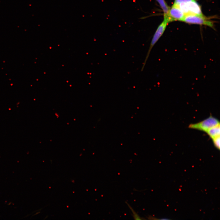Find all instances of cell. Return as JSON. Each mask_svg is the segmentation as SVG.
<instances>
[{
	"instance_id": "obj_1",
	"label": "cell",
	"mask_w": 220,
	"mask_h": 220,
	"mask_svg": "<svg viewBox=\"0 0 220 220\" xmlns=\"http://www.w3.org/2000/svg\"><path fill=\"white\" fill-rule=\"evenodd\" d=\"M182 21L189 24L204 25L214 28V22L213 21L204 15H187L185 16Z\"/></svg>"
},
{
	"instance_id": "obj_2",
	"label": "cell",
	"mask_w": 220,
	"mask_h": 220,
	"mask_svg": "<svg viewBox=\"0 0 220 220\" xmlns=\"http://www.w3.org/2000/svg\"><path fill=\"white\" fill-rule=\"evenodd\" d=\"M185 15L188 14L203 15L200 6L196 0L177 5Z\"/></svg>"
},
{
	"instance_id": "obj_3",
	"label": "cell",
	"mask_w": 220,
	"mask_h": 220,
	"mask_svg": "<svg viewBox=\"0 0 220 220\" xmlns=\"http://www.w3.org/2000/svg\"><path fill=\"white\" fill-rule=\"evenodd\" d=\"M220 125L219 121L216 118L210 116L208 118L199 122L190 124L188 127L206 132L211 128Z\"/></svg>"
},
{
	"instance_id": "obj_4",
	"label": "cell",
	"mask_w": 220,
	"mask_h": 220,
	"mask_svg": "<svg viewBox=\"0 0 220 220\" xmlns=\"http://www.w3.org/2000/svg\"><path fill=\"white\" fill-rule=\"evenodd\" d=\"M167 24L168 23L167 22L163 20L159 25L155 32L150 43L148 50L142 67L141 71H142L144 69L151 50L155 44L163 35L166 29Z\"/></svg>"
},
{
	"instance_id": "obj_5",
	"label": "cell",
	"mask_w": 220,
	"mask_h": 220,
	"mask_svg": "<svg viewBox=\"0 0 220 220\" xmlns=\"http://www.w3.org/2000/svg\"><path fill=\"white\" fill-rule=\"evenodd\" d=\"M185 16L179 7L173 4L170 8L167 16L164 17L163 20L168 23L176 20L182 21Z\"/></svg>"
},
{
	"instance_id": "obj_6",
	"label": "cell",
	"mask_w": 220,
	"mask_h": 220,
	"mask_svg": "<svg viewBox=\"0 0 220 220\" xmlns=\"http://www.w3.org/2000/svg\"><path fill=\"white\" fill-rule=\"evenodd\" d=\"M206 132L212 139L220 136V125L211 128L208 130Z\"/></svg>"
},
{
	"instance_id": "obj_7",
	"label": "cell",
	"mask_w": 220,
	"mask_h": 220,
	"mask_svg": "<svg viewBox=\"0 0 220 220\" xmlns=\"http://www.w3.org/2000/svg\"><path fill=\"white\" fill-rule=\"evenodd\" d=\"M159 4L164 13V17L168 15L170 8L165 0H155Z\"/></svg>"
},
{
	"instance_id": "obj_8",
	"label": "cell",
	"mask_w": 220,
	"mask_h": 220,
	"mask_svg": "<svg viewBox=\"0 0 220 220\" xmlns=\"http://www.w3.org/2000/svg\"><path fill=\"white\" fill-rule=\"evenodd\" d=\"M126 203L127 205L129 208L130 209L132 213V216L134 219L135 220H141L145 219L144 218H143L140 217V216L133 209V208L128 204L127 202H126Z\"/></svg>"
},
{
	"instance_id": "obj_9",
	"label": "cell",
	"mask_w": 220,
	"mask_h": 220,
	"mask_svg": "<svg viewBox=\"0 0 220 220\" xmlns=\"http://www.w3.org/2000/svg\"><path fill=\"white\" fill-rule=\"evenodd\" d=\"M215 147L218 149H220V137L218 136L212 139Z\"/></svg>"
},
{
	"instance_id": "obj_10",
	"label": "cell",
	"mask_w": 220,
	"mask_h": 220,
	"mask_svg": "<svg viewBox=\"0 0 220 220\" xmlns=\"http://www.w3.org/2000/svg\"><path fill=\"white\" fill-rule=\"evenodd\" d=\"M193 0H174V4L178 5L182 3L186 2Z\"/></svg>"
}]
</instances>
